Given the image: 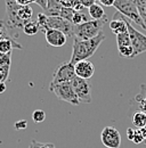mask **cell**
Returning a JSON list of instances; mask_svg holds the SVG:
<instances>
[{"label": "cell", "mask_w": 146, "mask_h": 148, "mask_svg": "<svg viewBox=\"0 0 146 148\" xmlns=\"http://www.w3.org/2000/svg\"><path fill=\"white\" fill-rule=\"evenodd\" d=\"M75 77V72H74V65L70 62L63 63L58 65L55 70L50 84L49 86H55L59 83H65V82H71Z\"/></svg>", "instance_id": "8"}, {"label": "cell", "mask_w": 146, "mask_h": 148, "mask_svg": "<svg viewBox=\"0 0 146 148\" xmlns=\"http://www.w3.org/2000/svg\"><path fill=\"white\" fill-rule=\"evenodd\" d=\"M116 43L118 47H122V46H131V41H130V37L129 33L125 32V33H120L116 36Z\"/></svg>", "instance_id": "20"}, {"label": "cell", "mask_w": 146, "mask_h": 148, "mask_svg": "<svg viewBox=\"0 0 146 148\" xmlns=\"http://www.w3.org/2000/svg\"><path fill=\"white\" fill-rule=\"evenodd\" d=\"M7 87H6V83L5 82H0V93H3L6 91Z\"/></svg>", "instance_id": "37"}, {"label": "cell", "mask_w": 146, "mask_h": 148, "mask_svg": "<svg viewBox=\"0 0 146 148\" xmlns=\"http://www.w3.org/2000/svg\"><path fill=\"white\" fill-rule=\"evenodd\" d=\"M14 127H15L16 130H24V129H26V127H28V122H26L25 120H19V121H17V122L14 124Z\"/></svg>", "instance_id": "30"}, {"label": "cell", "mask_w": 146, "mask_h": 148, "mask_svg": "<svg viewBox=\"0 0 146 148\" xmlns=\"http://www.w3.org/2000/svg\"><path fill=\"white\" fill-rule=\"evenodd\" d=\"M47 29H53L63 32L66 37H73V30H74V25L72 22L64 19L59 16H47L46 23L42 27V30H47Z\"/></svg>", "instance_id": "7"}, {"label": "cell", "mask_w": 146, "mask_h": 148, "mask_svg": "<svg viewBox=\"0 0 146 148\" xmlns=\"http://www.w3.org/2000/svg\"><path fill=\"white\" fill-rule=\"evenodd\" d=\"M39 30H40V26L36 21H29L23 26V32L26 36H34L39 32Z\"/></svg>", "instance_id": "18"}, {"label": "cell", "mask_w": 146, "mask_h": 148, "mask_svg": "<svg viewBox=\"0 0 146 148\" xmlns=\"http://www.w3.org/2000/svg\"><path fill=\"white\" fill-rule=\"evenodd\" d=\"M6 38H12V37H10V34L8 32V29L5 25L3 21H0V41L2 39H6Z\"/></svg>", "instance_id": "27"}, {"label": "cell", "mask_w": 146, "mask_h": 148, "mask_svg": "<svg viewBox=\"0 0 146 148\" xmlns=\"http://www.w3.org/2000/svg\"><path fill=\"white\" fill-rule=\"evenodd\" d=\"M105 40V34L102 32L97 37L89 39V40H79L74 38L72 47V56L70 59L71 64H76L80 60H85L90 58L96 53L101 43Z\"/></svg>", "instance_id": "1"}, {"label": "cell", "mask_w": 146, "mask_h": 148, "mask_svg": "<svg viewBox=\"0 0 146 148\" xmlns=\"http://www.w3.org/2000/svg\"><path fill=\"white\" fill-rule=\"evenodd\" d=\"M136 100L139 104V111L146 113V97H143V95H137L136 96Z\"/></svg>", "instance_id": "28"}, {"label": "cell", "mask_w": 146, "mask_h": 148, "mask_svg": "<svg viewBox=\"0 0 146 148\" xmlns=\"http://www.w3.org/2000/svg\"><path fill=\"white\" fill-rule=\"evenodd\" d=\"M88 21V17L86 16V14H83L82 12H75L74 15H73L72 23L73 25H79V24H82L85 22Z\"/></svg>", "instance_id": "23"}, {"label": "cell", "mask_w": 146, "mask_h": 148, "mask_svg": "<svg viewBox=\"0 0 146 148\" xmlns=\"http://www.w3.org/2000/svg\"><path fill=\"white\" fill-rule=\"evenodd\" d=\"M132 143L135 144H140V143H144V137L140 132L139 129L135 130V136H134V139H132Z\"/></svg>", "instance_id": "29"}, {"label": "cell", "mask_w": 146, "mask_h": 148, "mask_svg": "<svg viewBox=\"0 0 146 148\" xmlns=\"http://www.w3.org/2000/svg\"><path fill=\"white\" fill-rule=\"evenodd\" d=\"M98 1L101 5H103L105 7H112V6H114V2H115V0H98Z\"/></svg>", "instance_id": "34"}, {"label": "cell", "mask_w": 146, "mask_h": 148, "mask_svg": "<svg viewBox=\"0 0 146 148\" xmlns=\"http://www.w3.org/2000/svg\"><path fill=\"white\" fill-rule=\"evenodd\" d=\"M74 13H75V12L73 10L72 8H69V7H62V8H61V12H59V17L72 22Z\"/></svg>", "instance_id": "21"}, {"label": "cell", "mask_w": 146, "mask_h": 148, "mask_svg": "<svg viewBox=\"0 0 146 148\" xmlns=\"http://www.w3.org/2000/svg\"><path fill=\"white\" fill-rule=\"evenodd\" d=\"M134 136H135V130L131 129V128H128V129H127V137H128V139L132 141V139H134Z\"/></svg>", "instance_id": "35"}, {"label": "cell", "mask_w": 146, "mask_h": 148, "mask_svg": "<svg viewBox=\"0 0 146 148\" xmlns=\"http://www.w3.org/2000/svg\"><path fill=\"white\" fill-rule=\"evenodd\" d=\"M132 124L137 129H142L146 127V113L142 111H137L132 115Z\"/></svg>", "instance_id": "17"}, {"label": "cell", "mask_w": 146, "mask_h": 148, "mask_svg": "<svg viewBox=\"0 0 146 148\" xmlns=\"http://www.w3.org/2000/svg\"><path fill=\"white\" fill-rule=\"evenodd\" d=\"M113 7H115L116 12L122 14L130 22L139 25L142 29L146 30L145 25L142 21V17H140V15L137 10V7H136V5L134 3L132 0H115Z\"/></svg>", "instance_id": "4"}, {"label": "cell", "mask_w": 146, "mask_h": 148, "mask_svg": "<svg viewBox=\"0 0 146 148\" xmlns=\"http://www.w3.org/2000/svg\"><path fill=\"white\" fill-rule=\"evenodd\" d=\"M12 54H13V53H8V54H2V53H0V66H10V63H12Z\"/></svg>", "instance_id": "25"}, {"label": "cell", "mask_w": 146, "mask_h": 148, "mask_svg": "<svg viewBox=\"0 0 146 148\" xmlns=\"http://www.w3.org/2000/svg\"><path fill=\"white\" fill-rule=\"evenodd\" d=\"M107 22V18L103 19H89L82 24L74 25L73 36L75 39L79 40H89L97 37L102 33L104 24Z\"/></svg>", "instance_id": "3"}, {"label": "cell", "mask_w": 146, "mask_h": 148, "mask_svg": "<svg viewBox=\"0 0 146 148\" xmlns=\"http://www.w3.org/2000/svg\"><path fill=\"white\" fill-rule=\"evenodd\" d=\"M49 90L57 97L58 100L66 101L73 106H78L80 104V100L78 99L76 95L73 90V87L71 82H65V83H59L55 86H49Z\"/></svg>", "instance_id": "5"}, {"label": "cell", "mask_w": 146, "mask_h": 148, "mask_svg": "<svg viewBox=\"0 0 146 148\" xmlns=\"http://www.w3.org/2000/svg\"><path fill=\"white\" fill-rule=\"evenodd\" d=\"M88 13H89V16L91 17V19H103L106 17L102 5H99L97 2L88 8Z\"/></svg>", "instance_id": "15"}, {"label": "cell", "mask_w": 146, "mask_h": 148, "mask_svg": "<svg viewBox=\"0 0 146 148\" xmlns=\"http://www.w3.org/2000/svg\"><path fill=\"white\" fill-rule=\"evenodd\" d=\"M102 144L106 148H120L121 134L114 127H105L101 133Z\"/></svg>", "instance_id": "10"}, {"label": "cell", "mask_w": 146, "mask_h": 148, "mask_svg": "<svg viewBox=\"0 0 146 148\" xmlns=\"http://www.w3.org/2000/svg\"><path fill=\"white\" fill-rule=\"evenodd\" d=\"M36 3L39 7H41L43 10H46L48 8V0H36Z\"/></svg>", "instance_id": "33"}, {"label": "cell", "mask_w": 146, "mask_h": 148, "mask_svg": "<svg viewBox=\"0 0 146 148\" xmlns=\"http://www.w3.org/2000/svg\"><path fill=\"white\" fill-rule=\"evenodd\" d=\"M17 3L22 5V6H25V5H30L32 2H36V0H15Z\"/></svg>", "instance_id": "36"}, {"label": "cell", "mask_w": 146, "mask_h": 148, "mask_svg": "<svg viewBox=\"0 0 146 148\" xmlns=\"http://www.w3.org/2000/svg\"><path fill=\"white\" fill-rule=\"evenodd\" d=\"M126 23H127L128 33L131 41V47L134 49V57H136L146 51V36L139 32L138 30H136L127 17H126Z\"/></svg>", "instance_id": "6"}, {"label": "cell", "mask_w": 146, "mask_h": 148, "mask_svg": "<svg viewBox=\"0 0 146 148\" xmlns=\"http://www.w3.org/2000/svg\"><path fill=\"white\" fill-rule=\"evenodd\" d=\"M10 71V66H0V82H6Z\"/></svg>", "instance_id": "26"}, {"label": "cell", "mask_w": 146, "mask_h": 148, "mask_svg": "<svg viewBox=\"0 0 146 148\" xmlns=\"http://www.w3.org/2000/svg\"><path fill=\"white\" fill-rule=\"evenodd\" d=\"M19 6L21 5L15 0H6V14L3 23L7 26L10 37L14 39L19 37V31H23V26L25 24L18 16Z\"/></svg>", "instance_id": "2"}, {"label": "cell", "mask_w": 146, "mask_h": 148, "mask_svg": "<svg viewBox=\"0 0 146 148\" xmlns=\"http://www.w3.org/2000/svg\"><path fill=\"white\" fill-rule=\"evenodd\" d=\"M85 7L81 5V2H80V0H74V2H73V6H72V9L74 12H82V9H83Z\"/></svg>", "instance_id": "31"}, {"label": "cell", "mask_w": 146, "mask_h": 148, "mask_svg": "<svg viewBox=\"0 0 146 148\" xmlns=\"http://www.w3.org/2000/svg\"><path fill=\"white\" fill-rule=\"evenodd\" d=\"M96 1H97V0H96Z\"/></svg>", "instance_id": "39"}, {"label": "cell", "mask_w": 146, "mask_h": 148, "mask_svg": "<svg viewBox=\"0 0 146 148\" xmlns=\"http://www.w3.org/2000/svg\"><path fill=\"white\" fill-rule=\"evenodd\" d=\"M45 119H46V113L42 111V110H36V111L32 113V120L36 123L43 122Z\"/></svg>", "instance_id": "24"}, {"label": "cell", "mask_w": 146, "mask_h": 148, "mask_svg": "<svg viewBox=\"0 0 146 148\" xmlns=\"http://www.w3.org/2000/svg\"><path fill=\"white\" fill-rule=\"evenodd\" d=\"M137 7V10L142 17V21L146 27V0H132Z\"/></svg>", "instance_id": "19"}, {"label": "cell", "mask_w": 146, "mask_h": 148, "mask_svg": "<svg viewBox=\"0 0 146 148\" xmlns=\"http://www.w3.org/2000/svg\"><path fill=\"white\" fill-rule=\"evenodd\" d=\"M18 16L24 23H28L29 21H31L33 16V9L30 5H25V6H19L18 8Z\"/></svg>", "instance_id": "16"}, {"label": "cell", "mask_w": 146, "mask_h": 148, "mask_svg": "<svg viewBox=\"0 0 146 148\" xmlns=\"http://www.w3.org/2000/svg\"><path fill=\"white\" fill-rule=\"evenodd\" d=\"M118 51L120 56L126 57V58H131L134 57V49L131 46H122V47H118Z\"/></svg>", "instance_id": "22"}, {"label": "cell", "mask_w": 146, "mask_h": 148, "mask_svg": "<svg viewBox=\"0 0 146 148\" xmlns=\"http://www.w3.org/2000/svg\"><path fill=\"white\" fill-rule=\"evenodd\" d=\"M71 84L80 103H91V86L88 80L81 79L75 75V77L71 81Z\"/></svg>", "instance_id": "9"}, {"label": "cell", "mask_w": 146, "mask_h": 148, "mask_svg": "<svg viewBox=\"0 0 146 148\" xmlns=\"http://www.w3.org/2000/svg\"><path fill=\"white\" fill-rule=\"evenodd\" d=\"M45 38H46V41L48 42V45H50L52 47H56V48L64 46L66 43V39H67V37L63 32L53 30V29L45 30Z\"/></svg>", "instance_id": "12"}, {"label": "cell", "mask_w": 146, "mask_h": 148, "mask_svg": "<svg viewBox=\"0 0 146 148\" xmlns=\"http://www.w3.org/2000/svg\"><path fill=\"white\" fill-rule=\"evenodd\" d=\"M80 2L85 8H89L94 3H96V0H80Z\"/></svg>", "instance_id": "32"}, {"label": "cell", "mask_w": 146, "mask_h": 148, "mask_svg": "<svg viewBox=\"0 0 146 148\" xmlns=\"http://www.w3.org/2000/svg\"><path fill=\"white\" fill-rule=\"evenodd\" d=\"M140 130V132H142V134H143V137H144V143L146 144V127H144V128H142Z\"/></svg>", "instance_id": "38"}, {"label": "cell", "mask_w": 146, "mask_h": 148, "mask_svg": "<svg viewBox=\"0 0 146 148\" xmlns=\"http://www.w3.org/2000/svg\"><path fill=\"white\" fill-rule=\"evenodd\" d=\"M14 49H22V45L18 43L16 39L6 38L0 41V53L8 54V53H13Z\"/></svg>", "instance_id": "14"}, {"label": "cell", "mask_w": 146, "mask_h": 148, "mask_svg": "<svg viewBox=\"0 0 146 148\" xmlns=\"http://www.w3.org/2000/svg\"><path fill=\"white\" fill-rule=\"evenodd\" d=\"M74 72L76 76L85 80H89L95 73V66L88 59L80 60L76 64H74Z\"/></svg>", "instance_id": "11"}, {"label": "cell", "mask_w": 146, "mask_h": 148, "mask_svg": "<svg viewBox=\"0 0 146 148\" xmlns=\"http://www.w3.org/2000/svg\"><path fill=\"white\" fill-rule=\"evenodd\" d=\"M110 29L112 30V32L115 36L127 32L128 27L127 23H126V17L122 14H120L119 12H115L113 15V18L110 22Z\"/></svg>", "instance_id": "13"}]
</instances>
